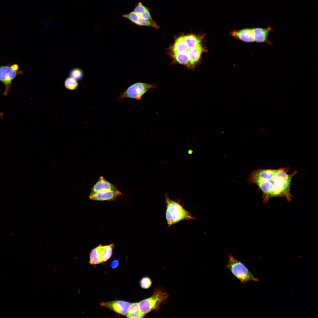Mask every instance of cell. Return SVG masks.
<instances>
[{
    "label": "cell",
    "instance_id": "8fae6325",
    "mask_svg": "<svg viewBox=\"0 0 318 318\" xmlns=\"http://www.w3.org/2000/svg\"><path fill=\"white\" fill-rule=\"evenodd\" d=\"M123 16L138 26H152L156 29L159 28L157 24H154L150 21L141 18L133 11L125 14L123 15Z\"/></svg>",
    "mask_w": 318,
    "mask_h": 318
},
{
    "label": "cell",
    "instance_id": "6da1fadb",
    "mask_svg": "<svg viewBox=\"0 0 318 318\" xmlns=\"http://www.w3.org/2000/svg\"><path fill=\"white\" fill-rule=\"evenodd\" d=\"M289 168L277 169H259L250 175L248 181L256 184L262 191L264 203L274 197H285L291 200L290 187L293 176L297 171L289 173Z\"/></svg>",
    "mask_w": 318,
    "mask_h": 318
},
{
    "label": "cell",
    "instance_id": "5b68a950",
    "mask_svg": "<svg viewBox=\"0 0 318 318\" xmlns=\"http://www.w3.org/2000/svg\"><path fill=\"white\" fill-rule=\"evenodd\" d=\"M226 267L241 283L245 284L250 281H259L253 276L244 264L235 258L231 255H228V263Z\"/></svg>",
    "mask_w": 318,
    "mask_h": 318
},
{
    "label": "cell",
    "instance_id": "44dd1931",
    "mask_svg": "<svg viewBox=\"0 0 318 318\" xmlns=\"http://www.w3.org/2000/svg\"><path fill=\"white\" fill-rule=\"evenodd\" d=\"M119 264V261L118 260L115 259L111 262L110 266L112 268L115 269L118 266Z\"/></svg>",
    "mask_w": 318,
    "mask_h": 318
},
{
    "label": "cell",
    "instance_id": "3957f363",
    "mask_svg": "<svg viewBox=\"0 0 318 318\" xmlns=\"http://www.w3.org/2000/svg\"><path fill=\"white\" fill-rule=\"evenodd\" d=\"M164 196L165 218L168 227L182 221L195 220V218L180 204L179 199H171L167 193L165 194Z\"/></svg>",
    "mask_w": 318,
    "mask_h": 318
},
{
    "label": "cell",
    "instance_id": "8992f818",
    "mask_svg": "<svg viewBox=\"0 0 318 318\" xmlns=\"http://www.w3.org/2000/svg\"><path fill=\"white\" fill-rule=\"evenodd\" d=\"M19 67L18 64L10 62L6 65H0V81L5 87L4 95H7L11 90L13 80L18 76L23 74L22 71L19 70Z\"/></svg>",
    "mask_w": 318,
    "mask_h": 318
},
{
    "label": "cell",
    "instance_id": "7a4b0ae2",
    "mask_svg": "<svg viewBox=\"0 0 318 318\" xmlns=\"http://www.w3.org/2000/svg\"><path fill=\"white\" fill-rule=\"evenodd\" d=\"M204 50L200 37L188 34L175 39L170 48V54L177 62L191 68L198 61Z\"/></svg>",
    "mask_w": 318,
    "mask_h": 318
},
{
    "label": "cell",
    "instance_id": "ffe728a7",
    "mask_svg": "<svg viewBox=\"0 0 318 318\" xmlns=\"http://www.w3.org/2000/svg\"><path fill=\"white\" fill-rule=\"evenodd\" d=\"M152 284V281L151 279L148 276H145L142 278L140 282V284L141 288L146 289L149 288Z\"/></svg>",
    "mask_w": 318,
    "mask_h": 318
},
{
    "label": "cell",
    "instance_id": "30bf717a",
    "mask_svg": "<svg viewBox=\"0 0 318 318\" xmlns=\"http://www.w3.org/2000/svg\"><path fill=\"white\" fill-rule=\"evenodd\" d=\"M117 190H118L115 186L107 180L103 176H101L92 188L90 193L105 191Z\"/></svg>",
    "mask_w": 318,
    "mask_h": 318
},
{
    "label": "cell",
    "instance_id": "277c9868",
    "mask_svg": "<svg viewBox=\"0 0 318 318\" xmlns=\"http://www.w3.org/2000/svg\"><path fill=\"white\" fill-rule=\"evenodd\" d=\"M168 297V294L162 288H155L151 297L139 302L141 312L145 315L152 311L158 310L161 305L166 302Z\"/></svg>",
    "mask_w": 318,
    "mask_h": 318
},
{
    "label": "cell",
    "instance_id": "ac0fdd59",
    "mask_svg": "<svg viewBox=\"0 0 318 318\" xmlns=\"http://www.w3.org/2000/svg\"><path fill=\"white\" fill-rule=\"evenodd\" d=\"M64 84L66 89L70 90L76 89L78 86L77 81L70 77L65 79Z\"/></svg>",
    "mask_w": 318,
    "mask_h": 318
},
{
    "label": "cell",
    "instance_id": "7c38bea8",
    "mask_svg": "<svg viewBox=\"0 0 318 318\" xmlns=\"http://www.w3.org/2000/svg\"><path fill=\"white\" fill-rule=\"evenodd\" d=\"M114 245L113 244L106 246L99 245L97 247L100 264L108 260L111 257Z\"/></svg>",
    "mask_w": 318,
    "mask_h": 318
},
{
    "label": "cell",
    "instance_id": "ba28073f",
    "mask_svg": "<svg viewBox=\"0 0 318 318\" xmlns=\"http://www.w3.org/2000/svg\"><path fill=\"white\" fill-rule=\"evenodd\" d=\"M131 303L122 300H115L107 302H102L101 306L106 307L115 312L124 316L127 314Z\"/></svg>",
    "mask_w": 318,
    "mask_h": 318
},
{
    "label": "cell",
    "instance_id": "d6986e66",
    "mask_svg": "<svg viewBox=\"0 0 318 318\" xmlns=\"http://www.w3.org/2000/svg\"><path fill=\"white\" fill-rule=\"evenodd\" d=\"M90 263L92 265L100 264L97 247L93 249L91 252L90 257Z\"/></svg>",
    "mask_w": 318,
    "mask_h": 318
},
{
    "label": "cell",
    "instance_id": "4fadbf2b",
    "mask_svg": "<svg viewBox=\"0 0 318 318\" xmlns=\"http://www.w3.org/2000/svg\"><path fill=\"white\" fill-rule=\"evenodd\" d=\"M233 37L246 42H251L254 41L252 29H246L234 31L231 32Z\"/></svg>",
    "mask_w": 318,
    "mask_h": 318
},
{
    "label": "cell",
    "instance_id": "7402d4cb",
    "mask_svg": "<svg viewBox=\"0 0 318 318\" xmlns=\"http://www.w3.org/2000/svg\"><path fill=\"white\" fill-rule=\"evenodd\" d=\"M3 113L0 111V119L3 117Z\"/></svg>",
    "mask_w": 318,
    "mask_h": 318
},
{
    "label": "cell",
    "instance_id": "e0dca14e",
    "mask_svg": "<svg viewBox=\"0 0 318 318\" xmlns=\"http://www.w3.org/2000/svg\"><path fill=\"white\" fill-rule=\"evenodd\" d=\"M69 75L70 77L77 81H79L82 79L83 74L82 71L80 69L74 68L71 70L69 72Z\"/></svg>",
    "mask_w": 318,
    "mask_h": 318
},
{
    "label": "cell",
    "instance_id": "52a82bcc",
    "mask_svg": "<svg viewBox=\"0 0 318 318\" xmlns=\"http://www.w3.org/2000/svg\"><path fill=\"white\" fill-rule=\"evenodd\" d=\"M156 87V85L153 84L141 82L135 83L119 94L118 100L119 101H122L126 98L140 100L143 96L149 89Z\"/></svg>",
    "mask_w": 318,
    "mask_h": 318
},
{
    "label": "cell",
    "instance_id": "9c48e42d",
    "mask_svg": "<svg viewBox=\"0 0 318 318\" xmlns=\"http://www.w3.org/2000/svg\"><path fill=\"white\" fill-rule=\"evenodd\" d=\"M122 193L118 190L117 191H108L90 193L89 198L92 200L110 201L115 200Z\"/></svg>",
    "mask_w": 318,
    "mask_h": 318
},
{
    "label": "cell",
    "instance_id": "5bb4252c",
    "mask_svg": "<svg viewBox=\"0 0 318 318\" xmlns=\"http://www.w3.org/2000/svg\"><path fill=\"white\" fill-rule=\"evenodd\" d=\"M270 27L267 28H257L252 29L254 41L258 42H265L267 40L269 34L271 30Z\"/></svg>",
    "mask_w": 318,
    "mask_h": 318
},
{
    "label": "cell",
    "instance_id": "9a60e30c",
    "mask_svg": "<svg viewBox=\"0 0 318 318\" xmlns=\"http://www.w3.org/2000/svg\"><path fill=\"white\" fill-rule=\"evenodd\" d=\"M133 11L141 18L155 24H157L153 20L148 9L141 2H139L135 6Z\"/></svg>",
    "mask_w": 318,
    "mask_h": 318
},
{
    "label": "cell",
    "instance_id": "2e32d148",
    "mask_svg": "<svg viewBox=\"0 0 318 318\" xmlns=\"http://www.w3.org/2000/svg\"><path fill=\"white\" fill-rule=\"evenodd\" d=\"M145 315L140 310L139 302H135L131 304L126 316L130 318H140L144 317Z\"/></svg>",
    "mask_w": 318,
    "mask_h": 318
}]
</instances>
